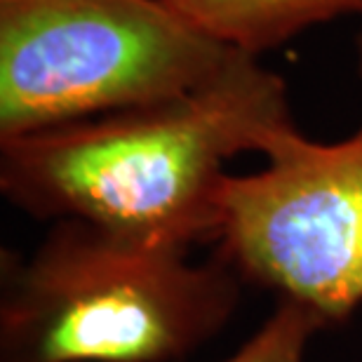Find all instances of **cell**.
<instances>
[{
    "mask_svg": "<svg viewBox=\"0 0 362 362\" xmlns=\"http://www.w3.org/2000/svg\"><path fill=\"white\" fill-rule=\"evenodd\" d=\"M360 64H362V38H360Z\"/></svg>",
    "mask_w": 362,
    "mask_h": 362,
    "instance_id": "7",
    "label": "cell"
},
{
    "mask_svg": "<svg viewBox=\"0 0 362 362\" xmlns=\"http://www.w3.org/2000/svg\"><path fill=\"white\" fill-rule=\"evenodd\" d=\"M296 127L285 81L238 54L175 99L0 139V191L21 212L132 240L216 243L226 163Z\"/></svg>",
    "mask_w": 362,
    "mask_h": 362,
    "instance_id": "1",
    "label": "cell"
},
{
    "mask_svg": "<svg viewBox=\"0 0 362 362\" xmlns=\"http://www.w3.org/2000/svg\"><path fill=\"white\" fill-rule=\"evenodd\" d=\"M264 158L226 179L216 255L325 327L346 322L362 306V122L334 144L292 127Z\"/></svg>",
    "mask_w": 362,
    "mask_h": 362,
    "instance_id": "4",
    "label": "cell"
},
{
    "mask_svg": "<svg viewBox=\"0 0 362 362\" xmlns=\"http://www.w3.org/2000/svg\"><path fill=\"white\" fill-rule=\"evenodd\" d=\"M238 54L163 0H0V139L175 99Z\"/></svg>",
    "mask_w": 362,
    "mask_h": 362,
    "instance_id": "3",
    "label": "cell"
},
{
    "mask_svg": "<svg viewBox=\"0 0 362 362\" xmlns=\"http://www.w3.org/2000/svg\"><path fill=\"white\" fill-rule=\"evenodd\" d=\"M325 322L303 303L278 299L266 322L223 362H306L308 344Z\"/></svg>",
    "mask_w": 362,
    "mask_h": 362,
    "instance_id": "6",
    "label": "cell"
},
{
    "mask_svg": "<svg viewBox=\"0 0 362 362\" xmlns=\"http://www.w3.org/2000/svg\"><path fill=\"white\" fill-rule=\"evenodd\" d=\"M245 280L226 259L54 221L3 250L0 362H181L226 327Z\"/></svg>",
    "mask_w": 362,
    "mask_h": 362,
    "instance_id": "2",
    "label": "cell"
},
{
    "mask_svg": "<svg viewBox=\"0 0 362 362\" xmlns=\"http://www.w3.org/2000/svg\"><path fill=\"white\" fill-rule=\"evenodd\" d=\"M193 28L257 57L310 26L362 12V0H163Z\"/></svg>",
    "mask_w": 362,
    "mask_h": 362,
    "instance_id": "5",
    "label": "cell"
}]
</instances>
